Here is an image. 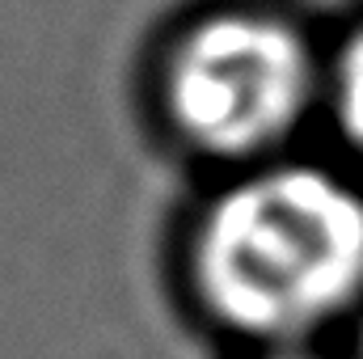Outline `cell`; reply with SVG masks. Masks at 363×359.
Returning a JSON list of instances; mask_svg holds the SVG:
<instances>
[{"mask_svg": "<svg viewBox=\"0 0 363 359\" xmlns=\"http://www.w3.org/2000/svg\"><path fill=\"white\" fill-rule=\"evenodd\" d=\"M190 275L233 334L308 343L363 304V190L321 165L245 174L203 211Z\"/></svg>", "mask_w": 363, "mask_h": 359, "instance_id": "obj_1", "label": "cell"}, {"mask_svg": "<svg viewBox=\"0 0 363 359\" xmlns=\"http://www.w3.org/2000/svg\"><path fill=\"white\" fill-rule=\"evenodd\" d=\"M317 89L300 30L258 9L194 21L169 51L165 106L182 136L211 157H254L296 131Z\"/></svg>", "mask_w": 363, "mask_h": 359, "instance_id": "obj_2", "label": "cell"}, {"mask_svg": "<svg viewBox=\"0 0 363 359\" xmlns=\"http://www.w3.org/2000/svg\"><path fill=\"white\" fill-rule=\"evenodd\" d=\"M334 114L347 140L363 153V26L347 38L334 68Z\"/></svg>", "mask_w": 363, "mask_h": 359, "instance_id": "obj_3", "label": "cell"}, {"mask_svg": "<svg viewBox=\"0 0 363 359\" xmlns=\"http://www.w3.org/2000/svg\"><path fill=\"white\" fill-rule=\"evenodd\" d=\"M258 359H338V355L317 351V347H308V343H296V347H262Z\"/></svg>", "mask_w": 363, "mask_h": 359, "instance_id": "obj_4", "label": "cell"}]
</instances>
